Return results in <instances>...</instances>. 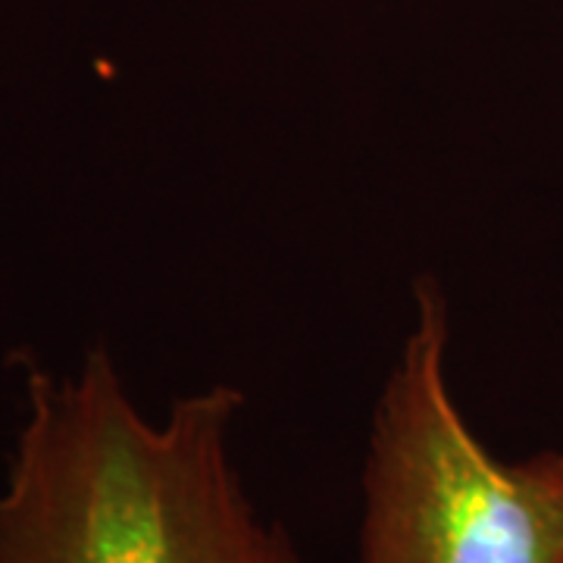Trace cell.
I'll use <instances>...</instances> for the list:
<instances>
[{"mask_svg": "<svg viewBox=\"0 0 563 563\" xmlns=\"http://www.w3.org/2000/svg\"><path fill=\"white\" fill-rule=\"evenodd\" d=\"M244 395L210 385L144 417L107 347L76 376L25 373L0 485V563H303L232 454Z\"/></svg>", "mask_w": 563, "mask_h": 563, "instance_id": "6da1fadb", "label": "cell"}, {"mask_svg": "<svg viewBox=\"0 0 563 563\" xmlns=\"http://www.w3.org/2000/svg\"><path fill=\"white\" fill-rule=\"evenodd\" d=\"M448 301L417 317L373 407L354 563H563V448L495 457L448 383Z\"/></svg>", "mask_w": 563, "mask_h": 563, "instance_id": "7a4b0ae2", "label": "cell"}]
</instances>
